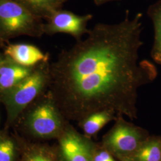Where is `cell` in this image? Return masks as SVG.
Wrapping results in <instances>:
<instances>
[{
    "label": "cell",
    "instance_id": "cell-16",
    "mask_svg": "<svg viewBox=\"0 0 161 161\" xmlns=\"http://www.w3.org/2000/svg\"><path fill=\"white\" fill-rule=\"evenodd\" d=\"M28 161H52L48 158L42 155H36L31 158Z\"/></svg>",
    "mask_w": 161,
    "mask_h": 161
},
{
    "label": "cell",
    "instance_id": "cell-6",
    "mask_svg": "<svg viewBox=\"0 0 161 161\" xmlns=\"http://www.w3.org/2000/svg\"><path fill=\"white\" fill-rule=\"evenodd\" d=\"M141 139V136L136 130L120 124L110 134L106 144L116 153L129 154L134 152L142 144Z\"/></svg>",
    "mask_w": 161,
    "mask_h": 161
},
{
    "label": "cell",
    "instance_id": "cell-7",
    "mask_svg": "<svg viewBox=\"0 0 161 161\" xmlns=\"http://www.w3.org/2000/svg\"><path fill=\"white\" fill-rule=\"evenodd\" d=\"M6 58L16 64L31 68L42 62L48 61V55L38 48L26 44L10 45L5 50Z\"/></svg>",
    "mask_w": 161,
    "mask_h": 161
},
{
    "label": "cell",
    "instance_id": "cell-12",
    "mask_svg": "<svg viewBox=\"0 0 161 161\" xmlns=\"http://www.w3.org/2000/svg\"><path fill=\"white\" fill-rule=\"evenodd\" d=\"M126 161H161V140L152 139L141 144Z\"/></svg>",
    "mask_w": 161,
    "mask_h": 161
},
{
    "label": "cell",
    "instance_id": "cell-1",
    "mask_svg": "<svg viewBox=\"0 0 161 161\" xmlns=\"http://www.w3.org/2000/svg\"><path fill=\"white\" fill-rule=\"evenodd\" d=\"M142 14L127 10L120 22L98 23L50 64V82L65 92L82 115L102 110L131 114L139 86L158 75L155 65L140 60Z\"/></svg>",
    "mask_w": 161,
    "mask_h": 161
},
{
    "label": "cell",
    "instance_id": "cell-19",
    "mask_svg": "<svg viewBox=\"0 0 161 161\" xmlns=\"http://www.w3.org/2000/svg\"><path fill=\"white\" fill-rule=\"evenodd\" d=\"M60 1V2L61 3V4H63L64 3V2H66V1H68V0H59Z\"/></svg>",
    "mask_w": 161,
    "mask_h": 161
},
{
    "label": "cell",
    "instance_id": "cell-10",
    "mask_svg": "<svg viewBox=\"0 0 161 161\" xmlns=\"http://www.w3.org/2000/svg\"><path fill=\"white\" fill-rule=\"evenodd\" d=\"M147 14L154 28V41L151 57L155 63L161 65V0L150 7Z\"/></svg>",
    "mask_w": 161,
    "mask_h": 161
},
{
    "label": "cell",
    "instance_id": "cell-11",
    "mask_svg": "<svg viewBox=\"0 0 161 161\" xmlns=\"http://www.w3.org/2000/svg\"><path fill=\"white\" fill-rule=\"evenodd\" d=\"M40 18L48 19L54 12L61 9L59 0H14Z\"/></svg>",
    "mask_w": 161,
    "mask_h": 161
},
{
    "label": "cell",
    "instance_id": "cell-17",
    "mask_svg": "<svg viewBox=\"0 0 161 161\" xmlns=\"http://www.w3.org/2000/svg\"><path fill=\"white\" fill-rule=\"evenodd\" d=\"M121 1V0H94V2L97 6H100L105 3L112 2V1Z\"/></svg>",
    "mask_w": 161,
    "mask_h": 161
},
{
    "label": "cell",
    "instance_id": "cell-18",
    "mask_svg": "<svg viewBox=\"0 0 161 161\" xmlns=\"http://www.w3.org/2000/svg\"><path fill=\"white\" fill-rule=\"evenodd\" d=\"M4 59H5V58H1V60H0V69H1V65H2V64H3V61L4 60Z\"/></svg>",
    "mask_w": 161,
    "mask_h": 161
},
{
    "label": "cell",
    "instance_id": "cell-4",
    "mask_svg": "<svg viewBox=\"0 0 161 161\" xmlns=\"http://www.w3.org/2000/svg\"><path fill=\"white\" fill-rule=\"evenodd\" d=\"M92 19L91 14L78 15L73 12L59 9L54 12L47 19V23L44 24V32L53 35L64 33L74 36L76 41L82 40L90 29L88 23Z\"/></svg>",
    "mask_w": 161,
    "mask_h": 161
},
{
    "label": "cell",
    "instance_id": "cell-20",
    "mask_svg": "<svg viewBox=\"0 0 161 161\" xmlns=\"http://www.w3.org/2000/svg\"><path fill=\"white\" fill-rule=\"evenodd\" d=\"M3 57H2V56H1V55H0V60H1V58H3Z\"/></svg>",
    "mask_w": 161,
    "mask_h": 161
},
{
    "label": "cell",
    "instance_id": "cell-2",
    "mask_svg": "<svg viewBox=\"0 0 161 161\" xmlns=\"http://www.w3.org/2000/svg\"><path fill=\"white\" fill-rule=\"evenodd\" d=\"M40 18L14 0H0V36H40L44 24Z\"/></svg>",
    "mask_w": 161,
    "mask_h": 161
},
{
    "label": "cell",
    "instance_id": "cell-5",
    "mask_svg": "<svg viewBox=\"0 0 161 161\" xmlns=\"http://www.w3.org/2000/svg\"><path fill=\"white\" fill-rule=\"evenodd\" d=\"M33 131L41 136L52 135L60 126V119L54 103L48 100L38 105L30 117Z\"/></svg>",
    "mask_w": 161,
    "mask_h": 161
},
{
    "label": "cell",
    "instance_id": "cell-3",
    "mask_svg": "<svg viewBox=\"0 0 161 161\" xmlns=\"http://www.w3.org/2000/svg\"><path fill=\"white\" fill-rule=\"evenodd\" d=\"M50 82V64L42 62L30 75L7 91L6 103L12 116L18 114L40 93Z\"/></svg>",
    "mask_w": 161,
    "mask_h": 161
},
{
    "label": "cell",
    "instance_id": "cell-9",
    "mask_svg": "<svg viewBox=\"0 0 161 161\" xmlns=\"http://www.w3.org/2000/svg\"><path fill=\"white\" fill-rule=\"evenodd\" d=\"M62 152L66 161H92L86 143L74 134H68L61 142Z\"/></svg>",
    "mask_w": 161,
    "mask_h": 161
},
{
    "label": "cell",
    "instance_id": "cell-14",
    "mask_svg": "<svg viewBox=\"0 0 161 161\" xmlns=\"http://www.w3.org/2000/svg\"><path fill=\"white\" fill-rule=\"evenodd\" d=\"M14 146L10 140L0 142V161H12L14 157Z\"/></svg>",
    "mask_w": 161,
    "mask_h": 161
},
{
    "label": "cell",
    "instance_id": "cell-15",
    "mask_svg": "<svg viewBox=\"0 0 161 161\" xmlns=\"http://www.w3.org/2000/svg\"><path fill=\"white\" fill-rule=\"evenodd\" d=\"M93 161H115L106 151H101L94 157Z\"/></svg>",
    "mask_w": 161,
    "mask_h": 161
},
{
    "label": "cell",
    "instance_id": "cell-13",
    "mask_svg": "<svg viewBox=\"0 0 161 161\" xmlns=\"http://www.w3.org/2000/svg\"><path fill=\"white\" fill-rule=\"evenodd\" d=\"M112 112L110 110H102L88 115L83 124L85 132L89 135L97 132L111 120Z\"/></svg>",
    "mask_w": 161,
    "mask_h": 161
},
{
    "label": "cell",
    "instance_id": "cell-8",
    "mask_svg": "<svg viewBox=\"0 0 161 161\" xmlns=\"http://www.w3.org/2000/svg\"><path fill=\"white\" fill-rule=\"evenodd\" d=\"M34 70L16 64L6 58L0 69V89L5 91L10 90L28 77Z\"/></svg>",
    "mask_w": 161,
    "mask_h": 161
}]
</instances>
